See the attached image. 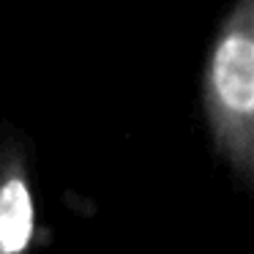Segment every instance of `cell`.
I'll return each instance as SVG.
<instances>
[{
  "instance_id": "1",
  "label": "cell",
  "mask_w": 254,
  "mask_h": 254,
  "mask_svg": "<svg viewBox=\"0 0 254 254\" xmlns=\"http://www.w3.org/2000/svg\"><path fill=\"white\" fill-rule=\"evenodd\" d=\"M205 121L227 181L254 197V39L246 22L232 25L213 47L205 74Z\"/></svg>"
},
{
  "instance_id": "2",
  "label": "cell",
  "mask_w": 254,
  "mask_h": 254,
  "mask_svg": "<svg viewBox=\"0 0 254 254\" xmlns=\"http://www.w3.org/2000/svg\"><path fill=\"white\" fill-rule=\"evenodd\" d=\"M33 148L17 128L0 131V254H39L47 246Z\"/></svg>"
}]
</instances>
